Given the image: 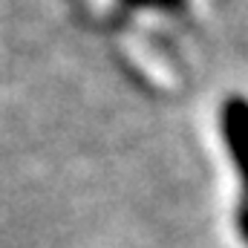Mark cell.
Returning a JSON list of instances; mask_svg holds the SVG:
<instances>
[{
  "instance_id": "cell-1",
  "label": "cell",
  "mask_w": 248,
  "mask_h": 248,
  "mask_svg": "<svg viewBox=\"0 0 248 248\" xmlns=\"http://www.w3.org/2000/svg\"><path fill=\"white\" fill-rule=\"evenodd\" d=\"M228 141L243 176V202H240V231L248 240V107L234 104L228 110Z\"/></svg>"
}]
</instances>
